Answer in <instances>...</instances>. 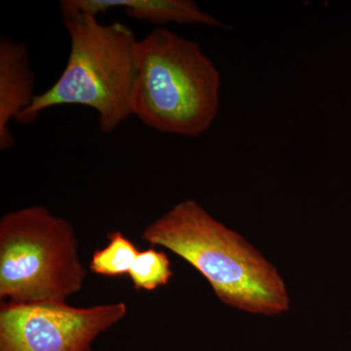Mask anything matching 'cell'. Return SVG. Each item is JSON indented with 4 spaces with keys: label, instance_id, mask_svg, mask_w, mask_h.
<instances>
[{
    "label": "cell",
    "instance_id": "cell-8",
    "mask_svg": "<svg viewBox=\"0 0 351 351\" xmlns=\"http://www.w3.org/2000/svg\"><path fill=\"white\" fill-rule=\"evenodd\" d=\"M108 244L94 252L90 270L95 274L114 277L128 274L137 258L136 245L124 233L117 230L108 234Z\"/></svg>",
    "mask_w": 351,
    "mask_h": 351
},
{
    "label": "cell",
    "instance_id": "cell-9",
    "mask_svg": "<svg viewBox=\"0 0 351 351\" xmlns=\"http://www.w3.org/2000/svg\"><path fill=\"white\" fill-rule=\"evenodd\" d=\"M128 274L135 290L154 291L167 285L174 274L167 254L149 248L138 252Z\"/></svg>",
    "mask_w": 351,
    "mask_h": 351
},
{
    "label": "cell",
    "instance_id": "cell-6",
    "mask_svg": "<svg viewBox=\"0 0 351 351\" xmlns=\"http://www.w3.org/2000/svg\"><path fill=\"white\" fill-rule=\"evenodd\" d=\"M34 73L31 68L27 44L1 36L0 38V149L14 145L10 130L12 120L32 105L34 95Z\"/></svg>",
    "mask_w": 351,
    "mask_h": 351
},
{
    "label": "cell",
    "instance_id": "cell-1",
    "mask_svg": "<svg viewBox=\"0 0 351 351\" xmlns=\"http://www.w3.org/2000/svg\"><path fill=\"white\" fill-rule=\"evenodd\" d=\"M142 239L179 256L209 282L219 301L253 314L279 315L290 308L278 270L244 237L186 199L147 226Z\"/></svg>",
    "mask_w": 351,
    "mask_h": 351
},
{
    "label": "cell",
    "instance_id": "cell-5",
    "mask_svg": "<svg viewBox=\"0 0 351 351\" xmlns=\"http://www.w3.org/2000/svg\"><path fill=\"white\" fill-rule=\"evenodd\" d=\"M124 302L75 307L66 302H1L0 351H91L127 314Z\"/></svg>",
    "mask_w": 351,
    "mask_h": 351
},
{
    "label": "cell",
    "instance_id": "cell-4",
    "mask_svg": "<svg viewBox=\"0 0 351 351\" xmlns=\"http://www.w3.org/2000/svg\"><path fill=\"white\" fill-rule=\"evenodd\" d=\"M86 269L73 226L44 206L0 219V299L10 304L66 302L82 288Z\"/></svg>",
    "mask_w": 351,
    "mask_h": 351
},
{
    "label": "cell",
    "instance_id": "cell-7",
    "mask_svg": "<svg viewBox=\"0 0 351 351\" xmlns=\"http://www.w3.org/2000/svg\"><path fill=\"white\" fill-rule=\"evenodd\" d=\"M63 17L75 14L95 16L113 9H123L129 17L156 25H206L226 29V25L191 0H63Z\"/></svg>",
    "mask_w": 351,
    "mask_h": 351
},
{
    "label": "cell",
    "instance_id": "cell-3",
    "mask_svg": "<svg viewBox=\"0 0 351 351\" xmlns=\"http://www.w3.org/2000/svg\"><path fill=\"white\" fill-rule=\"evenodd\" d=\"M63 22L71 40L63 73L17 121L29 124L48 108L82 106L97 113L101 132L112 133L132 115L138 39L128 25L101 24L87 14L66 16Z\"/></svg>",
    "mask_w": 351,
    "mask_h": 351
},
{
    "label": "cell",
    "instance_id": "cell-2",
    "mask_svg": "<svg viewBox=\"0 0 351 351\" xmlns=\"http://www.w3.org/2000/svg\"><path fill=\"white\" fill-rule=\"evenodd\" d=\"M132 115L157 132L193 138L219 114L221 73L200 44L169 29L138 39Z\"/></svg>",
    "mask_w": 351,
    "mask_h": 351
}]
</instances>
